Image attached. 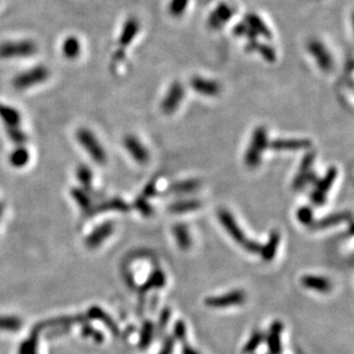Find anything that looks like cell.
Returning <instances> with one entry per match:
<instances>
[{"instance_id":"1","label":"cell","mask_w":354,"mask_h":354,"mask_svg":"<svg viewBox=\"0 0 354 354\" xmlns=\"http://www.w3.org/2000/svg\"><path fill=\"white\" fill-rule=\"evenodd\" d=\"M218 218H219L220 224L223 225L224 228L226 229V232L233 240L235 241L236 243H239L240 246H242V248L246 249L247 251L251 252V254H257V252H260V249L262 246L256 241H251L247 239V236L242 232V229L240 228L239 225H237L236 220L234 219V217L228 210H220L218 212Z\"/></svg>"},{"instance_id":"2","label":"cell","mask_w":354,"mask_h":354,"mask_svg":"<svg viewBox=\"0 0 354 354\" xmlns=\"http://www.w3.org/2000/svg\"><path fill=\"white\" fill-rule=\"evenodd\" d=\"M268 145H270V142H268L266 128L264 126H258L252 133L250 143H249L246 155H244V162H246L248 167L256 169L260 165L262 156Z\"/></svg>"},{"instance_id":"3","label":"cell","mask_w":354,"mask_h":354,"mask_svg":"<svg viewBox=\"0 0 354 354\" xmlns=\"http://www.w3.org/2000/svg\"><path fill=\"white\" fill-rule=\"evenodd\" d=\"M76 139L93 161L99 163V164H104L106 163V151H104L102 145H101L99 140L96 139L95 135L91 131L87 130V128H79L76 132Z\"/></svg>"},{"instance_id":"4","label":"cell","mask_w":354,"mask_h":354,"mask_svg":"<svg viewBox=\"0 0 354 354\" xmlns=\"http://www.w3.org/2000/svg\"><path fill=\"white\" fill-rule=\"evenodd\" d=\"M37 52V45L31 40L6 41L0 44V59L29 57Z\"/></svg>"},{"instance_id":"5","label":"cell","mask_w":354,"mask_h":354,"mask_svg":"<svg viewBox=\"0 0 354 354\" xmlns=\"http://www.w3.org/2000/svg\"><path fill=\"white\" fill-rule=\"evenodd\" d=\"M49 77V70L44 65H38L20 73L13 79V86L17 89H25L42 84Z\"/></svg>"},{"instance_id":"6","label":"cell","mask_w":354,"mask_h":354,"mask_svg":"<svg viewBox=\"0 0 354 354\" xmlns=\"http://www.w3.org/2000/svg\"><path fill=\"white\" fill-rule=\"evenodd\" d=\"M307 50L322 71H329L333 69L334 57L324 42L318 39L310 40L307 44Z\"/></svg>"},{"instance_id":"7","label":"cell","mask_w":354,"mask_h":354,"mask_svg":"<svg viewBox=\"0 0 354 354\" xmlns=\"http://www.w3.org/2000/svg\"><path fill=\"white\" fill-rule=\"evenodd\" d=\"M185 98V88L179 81H174L170 85L166 94L162 100L161 110L165 115H171L178 110L182 100Z\"/></svg>"},{"instance_id":"8","label":"cell","mask_w":354,"mask_h":354,"mask_svg":"<svg viewBox=\"0 0 354 354\" xmlns=\"http://www.w3.org/2000/svg\"><path fill=\"white\" fill-rule=\"evenodd\" d=\"M337 176H338L337 169L332 166L328 171H327L325 177L317 181L318 182L317 187H315L314 192L312 193V196H311L312 202L315 205H324L326 203L327 194L329 193L330 188L333 187L335 180L337 179Z\"/></svg>"},{"instance_id":"9","label":"cell","mask_w":354,"mask_h":354,"mask_svg":"<svg viewBox=\"0 0 354 354\" xmlns=\"http://www.w3.org/2000/svg\"><path fill=\"white\" fill-rule=\"evenodd\" d=\"M244 302H246V294L241 290H235L221 296L205 298L204 304L212 309H225V307L242 305Z\"/></svg>"},{"instance_id":"10","label":"cell","mask_w":354,"mask_h":354,"mask_svg":"<svg viewBox=\"0 0 354 354\" xmlns=\"http://www.w3.org/2000/svg\"><path fill=\"white\" fill-rule=\"evenodd\" d=\"M123 145L127 153L130 154V156L139 164H146L149 161V150L147 149V147L137 137H134V135H126L124 138Z\"/></svg>"},{"instance_id":"11","label":"cell","mask_w":354,"mask_h":354,"mask_svg":"<svg viewBox=\"0 0 354 354\" xmlns=\"http://www.w3.org/2000/svg\"><path fill=\"white\" fill-rule=\"evenodd\" d=\"M314 159H315L314 153H309L303 157L298 173L296 174V177L294 179L295 189L304 188L309 182L312 181V179L314 178V174L312 172V165L314 163Z\"/></svg>"},{"instance_id":"12","label":"cell","mask_w":354,"mask_h":354,"mask_svg":"<svg viewBox=\"0 0 354 354\" xmlns=\"http://www.w3.org/2000/svg\"><path fill=\"white\" fill-rule=\"evenodd\" d=\"M190 84L194 91L204 96H217L221 91V86L218 81L204 77H194Z\"/></svg>"},{"instance_id":"13","label":"cell","mask_w":354,"mask_h":354,"mask_svg":"<svg viewBox=\"0 0 354 354\" xmlns=\"http://www.w3.org/2000/svg\"><path fill=\"white\" fill-rule=\"evenodd\" d=\"M233 16V9L226 3H220L216 7L215 10L210 14L208 18V24L211 29H221L229 22Z\"/></svg>"},{"instance_id":"14","label":"cell","mask_w":354,"mask_h":354,"mask_svg":"<svg viewBox=\"0 0 354 354\" xmlns=\"http://www.w3.org/2000/svg\"><path fill=\"white\" fill-rule=\"evenodd\" d=\"M312 143L307 139H276L273 142H271L270 147L274 150L296 151L309 149Z\"/></svg>"},{"instance_id":"15","label":"cell","mask_w":354,"mask_h":354,"mask_svg":"<svg viewBox=\"0 0 354 354\" xmlns=\"http://www.w3.org/2000/svg\"><path fill=\"white\" fill-rule=\"evenodd\" d=\"M112 232H114V224L110 223V221L100 225L99 227H96L94 231L87 236L86 239L87 248L93 249L99 247L104 240H107L108 237L112 234Z\"/></svg>"},{"instance_id":"16","label":"cell","mask_w":354,"mask_h":354,"mask_svg":"<svg viewBox=\"0 0 354 354\" xmlns=\"http://www.w3.org/2000/svg\"><path fill=\"white\" fill-rule=\"evenodd\" d=\"M283 332L282 322L275 321L271 326L270 334L266 338L267 346L270 350L271 354H281L282 352V342H281V334Z\"/></svg>"},{"instance_id":"17","label":"cell","mask_w":354,"mask_h":354,"mask_svg":"<svg viewBox=\"0 0 354 354\" xmlns=\"http://www.w3.org/2000/svg\"><path fill=\"white\" fill-rule=\"evenodd\" d=\"M302 285L307 289L319 291V293L327 294L332 290V282L328 279L322 276L315 275H304L302 278Z\"/></svg>"},{"instance_id":"18","label":"cell","mask_w":354,"mask_h":354,"mask_svg":"<svg viewBox=\"0 0 354 354\" xmlns=\"http://www.w3.org/2000/svg\"><path fill=\"white\" fill-rule=\"evenodd\" d=\"M140 29V24L137 18H128L126 22L124 23L123 29L120 31V36H119V45L122 47H126L132 42V40L134 39L135 36H137Z\"/></svg>"},{"instance_id":"19","label":"cell","mask_w":354,"mask_h":354,"mask_svg":"<svg viewBox=\"0 0 354 354\" xmlns=\"http://www.w3.org/2000/svg\"><path fill=\"white\" fill-rule=\"evenodd\" d=\"M246 25L255 36H263L265 38H271L272 33L267 28L266 23L264 22L260 16L257 14H248L246 16Z\"/></svg>"},{"instance_id":"20","label":"cell","mask_w":354,"mask_h":354,"mask_svg":"<svg viewBox=\"0 0 354 354\" xmlns=\"http://www.w3.org/2000/svg\"><path fill=\"white\" fill-rule=\"evenodd\" d=\"M351 219V213L350 212H338V213H333V215L327 216L322 219L314 221L312 224L313 229H326L335 225H338L341 223H344V221Z\"/></svg>"},{"instance_id":"21","label":"cell","mask_w":354,"mask_h":354,"mask_svg":"<svg viewBox=\"0 0 354 354\" xmlns=\"http://www.w3.org/2000/svg\"><path fill=\"white\" fill-rule=\"evenodd\" d=\"M280 240H281V237H280L279 232H271L267 243L264 247L262 246V249H260V255H262V258L265 262H272L274 259L280 244Z\"/></svg>"},{"instance_id":"22","label":"cell","mask_w":354,"mask_h":354,"mask_svg":"<svg viewBox=\"0 0 354 354\" xmlns=\"http://www.w3.org/2000/svg\"><path fill=\"white\" fill-rule=\"evenodd\" d=\"M0 119L7 127H18L21 123V115L15 108L0 103Z\"/></svg>"},{"instance_id":"23","label":"cell","mask_w":354,"mask_h":354,"mask_svg":"<svg viewBox=\"0 0 354 354\" xmlns=\"http://www.w3.org/2000/svg\"><path fill=\"white\" fill-rule=\"evenodd\" d=\"M87 315H88V318L93 319V320H99V321L102 322L103 325H106L108 327V329L110 330V332L114 335H118L119 330H118L117 325H116L115 321L112 320V319L109 317V315L104 312L103 310H101L100 307H96V306L91 307V309L88 310Z\"/></svg>"},{"instance_id":"24","label":"cell","mask_w":354,"mask_h":354,"mask_svg":"<svg viewBox=\"0 0 354 354\" xmlns=\"http://www.w3.org/2000/svg\"><path fill=\"white\" fill-rule=\"evenodd\" d=\"M173 234L176 237L178 246L182 250H188L192 246V239H190L189 231L186 225L177 224L173 226Z\"/></svg>"},{"instance_id":"25","label":"cell","mask_w":354,"mask_h":354,"mask_svg":"<svg viewBox=\"0 0 354 354\" xmlns=\"http://www.w3.org/2000/svg\"><path fill=\"white\" fill-rule=\"evenodd\" d=\"M165 275L162 271L156 270L154 271L153 273L150 274L149 278L146 281L145 285L141 287L140 289V293L146 294L147 291H149L151 289H157V288H163L165 286Z\"/></svg>"},{"instance_id":"26","label":"cell","mask_w":354,"mask_h":354,"mask_svg":"<svg viewBox=\"0 0 354 354\" xmlns=\"http://www.w3.org/2000/svg\"><path fill=\"white\" fill-rule=\"evenodd\" d=\"M201 207V203L196 200H184L174 202L169 207V211L171 213H187L193 212Z\"/></svg>"},{"instance_id":"27","label":"cell","mask_w":354,"mask_h":354,"mask_svg":"<svg viewBox=\"0 0 354 354\" xmlns=\"http://www.w3.org/2000/svg\"><path fill=\"white\" fill-rule=\"evenodd\" d=\"M80 42L76 37H68L62 45V53L69 60H73L80 54Z\"/></svg>"},{"instance_id":"28","label":"cell","mask_w":354,"mask_h":354,"mask_svg":"<svg viewBox=\"0 0 354 354\" xmlns=\"http://www.w3.org/2000/svg\"><path fill=\"white\" fill-rule=\"evenodd\" d=\"M29 159H30L29 151L26 150L24 147L18 146L16 149H14L10 153L9 163L11 164V166L14 167H23L28 164Z\"/></svg>"},{"instance_id":"29","label":"cell","mask_w":354,"mask_h":354,"mask_svg":"<svg viewBox=\"0 0 354 354\" xmlns=\"http://www.w3.org/2000/svg\"><path fill=\"white\" fill-rule=\"evenodd\" d=\"M248 49L249 50H256L258 52L260 55H262L264 59L268 62H273L275 60V50L271 46L265 45V44H259L255 40H250V42L248 44Z\"/></svg>"},{"instance_id":"30","label":"cell","mask_w":354,"mask_h":354,"mask_svg":"<svg viewBox=\"0 0 354 354\" xmlns=\"http://www.w3.org/2000/svg\"><path fill=\"white\" fill-rule=\"evenodd\" d=\"M155 327L153 325V322L146 321L145 324L142 325L141 333H140V340H139V346L141 350H146L148 346L150 345L151 341H153L154 337V332H155Z\"/></svg>"},{"instance_id":"31","label":"cell","mask_w":354,"mask_h":354,"mask_svg":"<svg viewBox=\"0 0 354 354\" xmlns=\"http://www.w3.org/2000/svg\"><path fill=\"white\" fill-rule=\"evenodd\" d=\"M200 187V182L195 179H190V180L178 181L176 184L171 186V192L173 194H187L192 193Z\"/></svg>"},{"instance_id":"32","label":"cell","mask_w":354,"mask_h":354,"mask_svg":"<svg viewBox=\"0 0 354 354\" xmlns=\"http://www.w3.org/2000/svg\"><path fill=\"white\" fill-rule=\"evenodd\" d=\"M109 210L127 212L128 210H130V207H128V204H126L123 200H120V198H112V200L104 202V203L101 204L99 208H96L95 212L109 211Z\"/></svg>"},{"instance_id":"33","label":"cell","mask_w":354,"mask_h":354,"mask_svg":"<svg viewBox=\"0 0 354 354\" xmlns=\"http://www.w3.org/2000/svg\"><path fill=\"white\" fill-rule=\"evenodd\" d=\"M22 327V321L14 317H0V330L2 332H17Z\"/></svg>"},{"instance_id":"34","label":"cell","mask_w":354,"mask_h":354,"mask_svg":"<svg viewBox=\"0 0 354 354\" xmlns=\"http://www.w3.org/2000/svg\"><path fill=\"white\" fill-rule=\"evenodd\" d=\"M71 195L84 211H88L89 207H91V200H89L88 194L85 192V190L79 188H73L71 190Z\"/></svg>"},{"instance_id":"35","label":"cell","mask_w":354,"mask_h":354,"mask_svg":"<svg viewBox=\"0 0 354 354\" xmlns=\"http://www.w3.org/2000/svg\"><path fill=\"white\" fill-rule=\"evenodd\" d=\"M188 3L189 0H171L167 9H169V13L172 15L173 17L181 16L186 11V9H187Z\"/></svg>"},{"instance_id":"36","label":"cell","mask_w":354,"mask_h":354,"mask_svg":"<svg viewBox=\"0 0 354 354\" xmlns=\"http://www.w3.org/2000/svg\"><path fill=\"white\" fill-rule=\"evenodd\" d=\"M263 341H264V334L260 332H255L251 335L250 340L248 341L246 346H244L243 353L250 354L254 351H256V350L258 349V346L263 343Z\"/></svg>"},{"instance_id":"37","label":"cell","mask_w":354,"mask_h":354,"mask_svg":"<svg viewBox=\"0 0 354 354\" xmlns=\"http://www.w3.org/2000/svg\"><path fill=\"white\" fill-rule=\"evenodd\" d=\"M77 178H78V180L80 181V184L84 186L85 188H89L91 187L92 184V171L89 167L85 166V165H80L78 169H77Z\"/></svg>"},{"instance_id":"38","label":"cell","mask_w":354,"mask_h":354,"mask_svg":"<svg viewBox=\"0 0 354 354\" xmlns=\"http://www.w3.org/2000/svg\"><path fill=\"white\" fill-rule=\"evenodd\" d=\"M297 219L299 223L305 225V226H312V224L314 223L312 209L310 207L299 208L297 211Z\"/></svg>"},{"instance_id":"39","label":"cell","mask_w":354,"mask_h":354,"mask_svg":"<svg viewBox=\"0 0 354 354\" xmlns=\"http://www.w3.org/2000/svg\"><path fill=\"white\" fill-rule=\"evenodd\" d=\"M7 134L11 141L18 146H22L26 141V135L20 127H7Z\"/></svg>"},{"instance_id":"40","label":"cell","mask_w":354,"mask_h":354,"mask_svg":"<svg viewBox=\"0 0 354 354\" xmlns=\"http://www.w3.org/2000/svg\"><path fill=\"white\" fill-rule=\"evenodd\" d=\"M20 354H37V337H30V340L21 345Z\"/></svg>"},{"instance_id":"41","label":"cell","mask_w":354,"mask_h":354,"mask_svg":"<svg viewBox=\"0 0 354 354\" xmlns=\"http://www.w3.org/2000/svg\"><path fill=\"white\" fill-rule=\"evenodd\" d=\"M173 335L177 340L184 342L186 338V335H187V330H186V325L182 320H179L176 322L173 328Z\"/></svg>"},{"instance_id":"42","label":"cell","mask_w":354,"mask_h":354,"mask_svg":"<svg viewBox=\"0 0 354 354\" xmlns=\"http://www.w3.org/2000/svg\"><path fill=\"white\" fill-rule=\"evenodd\" d=\"M83 335L86 337H88V336L92 337L93 340H94V342H96V343H102L103 340H104L102 333L96 332V330L93 329L91 326H84L83 327Z\"/></svg>"},{"instance_id":"43","label":"cell","mask_w":354,"mask_h":354,"mask_svg":"<svg viewBox=\"0 0 354 354\" xmlns=\"http://www.w3.org/2000/svg\"><path fill=\"white\" fill-rule=\"evenodd\" d=\"M135 208H137L143 216H150L151 213H153V209H151L150 205L148 204L146 198H143L141 196L135 201Z\"/></svg>"},{"instance_id":"44","label":"cell","mask_w":354,"mask_h":354,"mask_svg":"<svg viewBox=\"0 0 354 354\" xmlns=\"http://www.w3.org/2000/svg\"><path fill=\"white\" fill-rule=\"evenodd\" d=\"M170 318H171V311L169 309L163 310L161 315H159V320H158V325H157L158 334H161V333L164 332L166 325L169 324Z\"/></svg>"},{"instance_id":"45","label":"cell","mask_w":354,"mask_h":354,"mask_svg":"<svg viewBox=\"0 0 354 354\" xmlns=\"http://www.w3.org/2000/svg\"><path fill=\"white\" fill-rule=\"evenodd\" d=\"M174 350V338L167 337L163 344V348L158 354H172Z\"/></svg>"},{"instance_id":"46","label":"cell","mask_w":354,"mask_h":354,"mask_svg":"<svg viewBox=\"0 0 354 354\" xmlns=\"http://www.w3.org/2000/svg\"><path fill=\"white\" fill-rule=\"evenodd\" d=\"M155 194H156V182H155V181H150V184H148V185L146 186L145 190H143V192H142L141 197L146 198V200H147L148 197L154 196Z\"/></svg>"},{"instance_id":"47","label":"cell","mask_w":354,"mask_h":354,"mask_svg":"<svg viewBox=\"0 0 354 354\" xmlns=\"http://www.w3.org/2000/svg\"><path fill=\"white\" fill-rule=\"evenodd\" d=\"M182 354H198V353L192 348V346L185 344L184 348H182Z\"/></svg>"},{"instance_id":"48","label":"cell","mask_w":354,"mask_h":354,"mask_svg":"<svg viewBox=\"0 0 354 354\" xmlns=\"http://www.w3.org/2000/svg\"><path fill=\"white\" fill-rule=\"evenodd\" d=\"M0 213H1V207H0Z\"/></svg>"}]
</instances>
